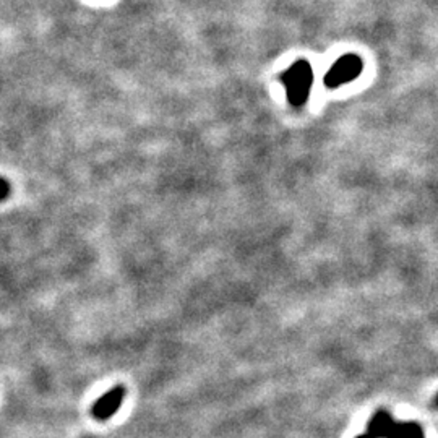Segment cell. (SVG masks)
<instances>
[{"label":"cell","mask_w":438,"mask_h":438,"mask_svg":"<svg viewBox=\"0 0 438 438\" xmlns=\"http://www.w3.org/2000/svg\"><path fill=\"white\" fill-rule=\"evenodd\" d=\"M281 83L286 88L288 101L294 108L307 103L313 85V70L307 60H297L281 73Z\"/></svg>","instance_id":"1"},{"label":"cell","mask_w":438,"mask_h":438,"mask_svg":"<svg viewBox=\"0 0 438 438\" xmlns=\"http://www.w3.org/2000/svg\"><path fill=\"white\" fill-rule=\"evenodd\" d=\"M125 396V388L124 386H114L111 391H108L104 396L94 402L93 409H91V414L96 421H108L112 416L119 411V407L124 401Z\"/></svg>","instance_id":"4"},{"label":"cell","mask_w":438,"mask_h":438,"mask_svg":"<svg viewBox=\"0 0 438 438\" xmlns=\"http://www.w3.org/2000/svg\"><path fill=\"white\" fill-rule=\"evenodd\" d=\"M364 70V60L355 54H346L333 64V67L325 75V85L330 90H336L346 83H351Z\"/></svg>","instance_id":"3"},{"label":"cell","mask_w":438,"mask_h":438,"mask_svg":"<svg viewBox=\"0 0 438 438\" xmlns=\"http://www.w3.org/2000/svg\"><path fill=\"white\" fill-rule=\"evenodd\" d=\"M358 438H372L369 434H365V435H360V437H358Z\"/></svg>","instance_id":"6"},{"label":"cell","mask_w":438,"mask_h":438,"mask_svg":"<svg viewBox=\"0 0 438 438\" xmlns=\"http://www.w3.org/2000/svg\"><path fill=\"white\" fill-rule=\"evenodd\" d=\"M372 438H425L424 430L416 422H395L385 411H379L369 422Z\"/></svg>","instance_id":"2"},{"label":"cell","mask_w":438,"mask_h":438,"mask_svg":"<svg viewBox=\"0 0 438 438\" xmlns=\"http://www.w3.org/2000/svg\"><path fill=\"white\" fill-rule=\"evenodd\" d=\"M8 193H10L8 182L0 177V200H5V198L8 197Z\"/></svg>","instance_id":"5"}]
</instances>
